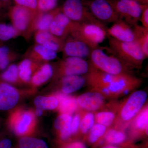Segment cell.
<instances>
[{"label":"cell","instance_id":"18","mask_svg":"<svg viewBox=\"0 0 148 148\" xmlns=\"http://www.w3.org/2000/svg\"><path fill=\"white\" fill-rule=\"evenodd\" d=\"M33 121V115L29 112L19 114L12 123L14 132L17 135H25L30 129Z\"/></svg>","mask_w":148,"mask_h":148},{"label":"cell","instance_id":"25","mask_svg":"<svg viewBox=\"0 0 148 148\" xmlns=\"http://www.w3.org/2000/svg\"><path fill=\"white\" fill-rule=\"evenodd\" d=\"M18 56L7 46L0 45V70L6 69L10 62Z\"/></svg>","mask_w":148,"mask_h":148},{"label":"cell","instance_id":"44","mask_svg":"<svg viewBox=\"0 0 148 148\" xmlns=\"http://www.w3.org/2000/svg\"><path fill=\"white\" fill-rule=\"evenodd\" d=\"M2 10L1 8V7H0V16H1V15Z\"/></svg>","mask_w":148,"mask_h":148},{"label":"cell","instance_id":"17","mask_svg":"<svg viewBox=\"0 0 148 148\" xmlns=\"http://www.w3.org/2000/svg\"><path fill=\"white\" fill-rule=\"evenodd\" d=\"M61 10L59 8L46 12H39L34 19L32 25V32L49 31V28L56 15Z\"/></svg>","mask_w":148,"mask_h":148},{"label":"cell","instance_id":"11","mask_svg":"<svg viewBox=\"0 0 148 148\" xmlns=\"http://www.w3.org/2000/svg\"><path fill=\"white\" fill-rule=\"evenodd\" d=\"M147 97V93L143 90H138L132 93L122 109L121 115L122 119L128 121L135 116L142 108Z\"/></svg>","mask_w":148,"mask_h":148},{"label":"cell","instance_id":"7","mask_svg":"<svg viewBox=\"0 0 148 148\" xmlns=\"http://www.w3.org/2000/svg\"><path fill=\"white\" fill-rule=\"evenodd\" d=\"M79 24L71 21L61 10L53 18L49 32L56 36L65 40L75 32Z\"/></svg>","mask_w":148,"mask_h":148},{"label":"cell","instance_id":"12","mask_svg":"<svg viewBox=\"0 0 148 148\" xmlns=\"http://www.w3.org/2000/svg\"><path fill=\"white\" fill-rule=\"evenodd\" d=\"M107 36L122 42L134 41L135 35L133 26L119 19L107 30Z\"/></svg>","mask_w":148,"mask_h":148},{"label":"cell","instance_id":"21","mask_svg":"<svg viewBox=\"0 0 148 148\" xmlns=\"http://www.w3.org/2000/svg\"><path fill=\"white\" fill-rule=\"evenodd\" d=\"M38 66L37 62L27 58L19 63L18 66V77L24 82H28L32 79L33 70Z\"/></svg>","mask_w":148,"mask_h":148},{"label":"cell","instance_id":"19","mask_svg":"<svg viewBox=\"0 0 148 148\" xmlns=\"http://www.w3.org/2000/svg\"><path fill=\"white\" fill-rule=\"evenodd\" d=\"M85 82V78L82 75L63 77L61 79L62 91L66 94L76 91L84 85Z\"/></svg>","mask_w":148,"mask_h":148},{"label":"cell","instance_id":"24","mask_svg":"<svg viewBox=\"0 0 148 148\" xmlns=\"http://www.w3.org/2000/svg\"><path fill=\"white\" fill-rule=\"evenodd\" d=\"M57 98L59 103V108L62 113L70 115L76 110L78 104L76 99L75 98L60 95H58Z\"/></svg>","mask_w":148,"mask_h":148},{"label":"cell","instance_id":"20","mask_svg":"<svg viewBox=\"0 0 148 148\" xmlns=\"http://www.w3.org/2000/svg\"><path fill=\"white\" fill-rule=\"evenodd\" d=\"M72 119L70 115L63 114L56 119L54 127L60 130L61 137L63 140L68 139L72 135L71 124Z\"/></svg>","mask_w":148,"mask_h":148},{"label":"cell","instance_id":"8","mask_svg":"<svg viewBox=\"0 0 148 148\" xmlns=\"http://www.w3.org/2000/svg\"><path fill=\"white\" fill-rule=\"evenodd\" d=\"M91 14L101 23H114L119 20L117 14L107 0H94L90 6Z\"/></svg>","mask_w":148,"mask_h":148},{"label":"cell","instance_id":"13","mask_svg":"<svg viewBox=\"0 0 148 148\" xmlns=\"http://www.w3.org/2000/svg\"><path fill=\"white\" fill-rule=\"evenodd\" d=\"M36 44L40 45L56 52L62 51L64 40L56 36L49 31H37L34 33Z\"/></svg>","mask_w":148,"mask_h":148},{"label":"cell","instance_id":"5","mask_svg":"<svg viewBox=\"0 0 148 148\" xmlns=\"http://www.w3.org/2000/svg\"><path fill=\"white\" fill-rule=\"evenodd\" d=\"M61 11L69 19L76 23L97 24L107 29L105 24L98 21L92 14L85 9L81 0H66Z\"/></svg>","mask_w":148,"mask_h":148},{"label":"cell","instance_id":"43","mask_svg":"<svg viewBox=\"0 0 148 148\" xmlns=\"http://www.w3.org/2000/svg\"><path fill=\"white\" fill-rule=\"evenodd\" d=\"M107 148H118L116 147H114V146H108V147H107Z\"/></svg>","mask_w":148,"mask_h":148},{"label":"cell","instance_id":"28","mask_svg":"<svg viewBox=\"0 0 148 148\" xmlns=\"http://www.w3.org/2000/svg\"><path fill=\"white\" fill-rule=\"evenodd\" d=\"M19 36V33L12 25L0 23V42L7 41Z\"/></svg>","mask_w":148,"mask_h":148},{"label":"cell","instance_id":"10","mask_svg":"<svg viewBox=\"0 0 148 148\" xmlns=\"http://www.w3.org/2000/svg\"><path fill=\"white\" fill-rule=\"evenodd\" d=\"M92 50L85 43L70 36L65 40L62 52L65 58L77 57L84 59L89 57Z\"/></svg>","mask_w":148,"mask_h":148},{"label":"cell","instance_id":"16","mask_svg":"<svg viewBox=\"0 0 148 148\" xmlns=\"http://www.w3.org/2000/svg\"><path fill=\"white\" fill-rule=\"evenodd\" d=\"M25 56L37 62L48 61L55 59L57 57V53L43 46L36 44L27 50Z\"/></svg>","mask_w":148,"mask_h":148},{"label":"cell","instance_id":"23","mask_svg":"<svg viewBox=\"0 0 148 148\" xmlns=\"http://www.w3.org/2000/svg\"><path fill=\"white\" fill-rule=\"evenodd\" d=\"M135 35L134 41L136 42L143 51L146 58L148 56V29L138 24L133 26Z\"/></svg>","mask_w":148,"mask_h":148},{"label":"cell","instance_id":"34","mask_svg":"<svg viewBox=\"0 0 148 148\" xmlns=\"http://www.w3.org/2000/svg\"><path fill=\"white\" fill-rule=\"evenodd\" d=\"M39 12H46L55 9L58 0H37Z\"/></svg>","mask_w":148,"mask_h":148},{"label":"cell","instance_id":"14","mask_svg":"<svg viewBox=\"0 0 148 148\" xmlns=\"http://www.w3.org/2000/svg\"><path fill=\"white\" fill-rule=\"evenodd\" d=\"M19 93L15 88L5 83H0V110L12 109L18 103Z\"/></svg>","mask_w":148,"mask_h":148},{"label":"cell","instance_id":"26","mask_svg":"<svg viewBox=\"0 0 148 148\" xmlns=\"http://www.w3.org/2000/svg\"><path fill=\"white\" fill-rule=\"evenodd\" d=\"M34 104L37 108L41 110H52L57 108L59 103L56 97L39 96L35 98Z\"/></svg>","mask_w":148,"mask_h":148},{"label":"cell","instance_id":"45","mask_svg":"<svg viewBox=\"0 0 148 148\" xmlns=\"http://www.w3.org/2000/svg\"><path fill=\"white\" fill-rule=\"evenodd\" d=\"M107 148V147H104V148Z\"/></svg>","mask_w":148,"mask_h":148},{"label":"cell","instance_id":"36","mask_svg":"<svg viewBox=\"0 0 148 148\" xmlns=\"http://www.w3.org/2000/svg\"><path fill=\"white\" fill-rule=\"evenodd\" d=\"M15 5L24 7L35 12H40L38 10L37 0H13Z\"/></svg>","mask_w":148,"mask_h":148},{"label":"cell","instance_id":"1","mask_svg":"<svg viewBox=\"0 0 148 148\" xmlns=\"http://www.w3.org/2000/svg\"><path fill=\"white\" fill-rule=\"evenodd\" d=\"M108 38L109 51L128 65L140 66L146 58L136 42L120 41L109 36Z\"/></svg>","mask_w":148,"mask_h":148},{"label":"cell","instance_id":"30","mask_svg":"<svg viewBox=\"0 0 148 148\" xmlns=\"http://www.w3.org/2000/svg\"><path fill=\"white\" fill-rule=\"evenodd\" d=\"M105 139L108 143L111 144H119L124 141L125 136L123 132L110 130L106 132Z\"/></svg>","mask_w":148,"mask_h":148},{"label":"cell","instance_id":"38","mask_svg":"<svg viewBox=\"0 0 148 148\" xmlns=\"http://www.w3.org/2000/svg\"><path fill=\"white\" fill-rule=\"evenodd\" d=\"M140 21L142 23V26L148 29V9L145 7L143 9L142 14L140 16Z\"/></svg>","mask_w":148,"mask_h":148},{"label":"cell","instance_id":"15","mask_svg":"<svg viewBox=\"0 0 148 148\" xmlns=\"http://www.w3.org/2000/svg\"><path fill=\"white\" fill-rule=\"evenodd\" d=\"M77 104L88 111L96 110L103 105L104 98L98 92H87L80 95L77 99Z\"/></svg>","mask_w":148,"mask_h":148},{"label":"cell","instance_id":"39","mask_svg":"<svg viewBox=\"0 0 148 148\" xmlns=\"http://www.w3.org/2000/svg\"><path fill=\"white\" fill-rule=\"evenodd\" d=\"M12 142L8 139H3L0 140V148H11Z\"/></svg>","mask_w":148,"mask_h":148},{"label":"cell","instance_id":"35","mask_svg":"<svg viewBox=\"0 0 148 148\" xmlns=\"http://www.w3.org/2000/svg\"><path fill=\"white\" fill-rule=\"evenodd\" d=\"M148 123V111L147 108L138 116L135 122V125L138 129L147 130Z\"/></svg>","mask_w":148,"mask_h":148},{"label":"cell","instance_id":"42","mask_svg":"<svg viewBox=\"0 0 148 148\" xmlns=\"http://www.w3.org/2000/svg\"><path fill=\"white\" fill-rule=\"evenodd\" d=\"M42 110L41 109L36 108V114L37 116H40L42 114Z\"/></svg>","mask_w":148,"mask_h":148},{"label":"cell","instance_id":"2","mask_svg":"<svg viewBox=\"0 0 148 148\" xmlns=\"http://www.w3.org/2000/svg\"><path fill=\"white\" fill-rule=\"evenodd\" d=\"M89 58L93 66L101 71L117 75L125 73L128 64L114 55H108L101 47L92 49Z\"/></svg>","mask_w":148,"mask_h":148},{"label":"cell","instance_id":"32","mask_svg":"<svg viewBox=\"0 0 148 148\" xmlns=\"http://www.w3.org/2000/svg\"><path fill=\"white\" fill-rule=\"evenodd\" d=\"M106 126L100 124H96L92 126L90 129L89 140L91 143H95L99 138H101L106 132Z\"/></svg>","mask_w":148,"mask_h":148},{"label":"cell","instance_id":"41","mask_svg":"<svg viewBox=\"0 0 148 148\" xmlns=\"http://www.w3.org/2000/svg\"><path fill=\"white\" fill-rule=\"evenodd\" d=\"M66 148H85V147L82 143L76 142V143H72Z\"/></svg>","mask_w":148,"mask_h":148},{"label":"cell","instance_id":"31","mask_svg":"<svg viewBox=\"0 0 148 148\" xmlns=\"http://www.w3.org/2000/svg\"><path fill=\"white\" fill-rule=\"evenodd\" d=\"M115 115L113 113L110 112H103L98 113L95 116L96 121L98 124L104 126L110 125L114 119Z\"/></svg>","mask_w":148,"mask_h":148},{"label":"cell","instance_id":"27","mask_svg":"<svg viewBox=\"0 0 148 148\" xmlns=\"http://www.w3.org/2000/svg\"><path fill=\"white\" fill-rule=\"evenodd\" d=\"M19 148H48L43 140L29 137L21 138L18 142Z\"/></svg>","mask_w":148,"mask_h":148},{"label":"cell","instance_id":"33","mask_svg":"<svg viewBox=\"0 0 148 148\" xmlns=\"http://www.w3.org/2000/svg\"><path fill=\"white\" fill-rule=\"evenodd\" d=\"M94 123V115L91 113H88L85 115L80 122V129L83 133H86L92 128Z\"/></svg>","mask_w":148,"mask_h":148},{"label":"cell","instance_id":"37","mask_svg":"<svg viewBox=\"0 0 148 148\" xmlns=\"http://www.w3.org/2000/svg\"><path fill=\"white\" fill-rule=\"evenodd\" d=\"M80 119L78 115H76L73 119H72L71 124V131L72 134L76 133L79 127Z\"/></svg>","mask_w":148,"mask_h":148},{"label":"cell","instance_id":"29","mask_svg":"<svg viewBox=\"0 0 148 148\" xmlns=\"http://www.w3.org/2000/svg\"><path fill=\"white\" fill-rule=\"evenodd\" d=\"M18 77V66L12 64L8 66L7 69L1 74V78L6 82H16Z\"/></svg>","mask_w":148,"mask_h":148},{"label":"cell","instance_id":"40","mask_svg":"<svg viewBox=\"0 0 148 148\" xmlns=\"http://www.w3.org/2000/svg\"><path fill=\"white\" fill-rule=\"evenodd\" d=\"M11 1L12 0H0V7L2 10L9 8Z\"/></svg>","mask_w":148,"mask_h":148},{"label":"cell","instance_id":"9","mask_svg":"<svg viewBox=\"0 0 148 148\" xmlns=\"http://www.w3.org/2000/svg\"><path fill=\"white\" fill-rule=\"evenodd\" d=\"M89 65L83 58L77 57H66L60 62L59 73L62 76L82 75L87 73Z\"/></svg>","mask_w":148,"mask_h":148},{"label":"cell","instance_id":"4","mask_svg":"<svg viewBox=\"0 0 148 148\" xmlns=\"http://www.w3.org/2000/svg\"><path fill=\"white\" fill-rule=\"evenodd\" d=\"M107 29L97 24H79L70 36L82 41L93 49L100 47L99 45L107 36Z\"/></svg>","mask_w":148,"mask_h":148},{"label":"cell","instance_id":"6","mask_svg":"<svg viewBox=\"0 0 148 148\" xmlns=\"http://www.w3.org/2000/svg\"><path fill=\"white\" fill-rule=\"evenodd\" d=\"M112 5L119 19L132 26L138 24L144 8L134 0H119Z\"/></svg>","mask_w":148,"mask_h":148},{"label":"cell","instance_id":"3","mask_svg":"<svg viewBox=\"0 0 148 148\" xmlns=\"http://www.w3.org/2000/svg\"><path fill=\"white\" fill-rule=\"evenodd\" d=\"M39 12H35L24 7L17 5L8 9V16L12 25L26 39H29L33 34L32 25Z\"/></svg>","mask_w":148,"mask_h":148},{"label":"cell","instance_id":"22","mask_svg":"<svg viewBox=\"0 0 148 148\" xmlns=\"http://www.w3.org/2000/svg\"><path fill=\"white\" fill-rule=\"evenodd\" d=\"M53 68L50 64H44L32 77V84L35 86L43 84L50 79L53 76Z\"/></svg>","mask_w":148,"mask_h":148}]
</instances>
